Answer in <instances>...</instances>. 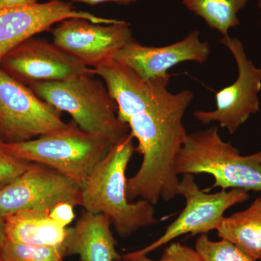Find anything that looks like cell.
I'll return each instance as SVG.
<instances>
[{"instance_id": "5bb4252c", "label": "cell", "mask_w": 261, "mask_h": 261, "mask_svg": "<svg viewBox=\"0 0 261 261\" xmlns=\"http://www.w3.org/2000/svg\"><path fill=\"white\" fill-rule=\"evenodd\" d=\"M106 215L84 211L75 226L68 228L63 246L67 255H79L82 261H116L121 257Z\"/></svg>"}, {"instance_id": "ffe728a7", "label": "cell", "mask_w": 261, "mask_h": 261, "mask_svg": "<svg viewBox=\"0 0 261 261\" xmlns=\"http://www.w3.org/2000/svg\"><path fill=\"white\" fill-rule=\"evenodd\" d=\"M31 163L19 159L3 145L0 146V190L27 171Z\"/></svg>"}, {"instance_id": "6da1fadb", "label": "cell", "mask_w": 261, "mask_h": 261, "mask_svg": "<svg viewBox=\"0 0 261 261\" xmlns=\"http://www.w3.org/2000/svg\"><path fill=\"white\" fill-rule=\"evenodd\" d=\"M118 106V116L138 142L142 162L127 179L128 201L140 197L156 205L178 195L175 161L187 135L183 118L194 99L191 90L171 93V75L144 80L113 60L93 68Z\"/></svg>"}, {"instance_id": "4316f807", "label": "cell", "mask_w": 261, "mask_h": 261, "mask_svg": "<svg viewBox=\"0 0 261 261\" xmlns=\"http://www.w3.org/2000/svg\"><path fill=\"white\" fill-rule=\"evenodd\" d=\"M4 144V142H3V140H2L1 135H0V146H2Z\"/></svg>"}, {"instance_id": "f1b7e54d", "label": "cell", "mask_w": 261, "mask_h": 261, "mask_svg": "<svg viewBox=\"0 0 261 261\" xmlns=\"http://www.w3.org/2000/svg\"><path fill=\"white\" fill-rule=\"evenodd\" d=\"M62 261H64V260H62ZM79 261H82V260H79Z\"/></svg>"}, {"instance_id": "ac0fdd59", "label": "cell", "mask_w": 261, "mask_h": 261, "mask_svg": "<svg viewBox=\"0 0 261 261\" xmlns=\"http://www.w3.org/2000/svg\"><path fill=\"white\" fill-rule=\"evenodd\" d=\"M66 256L64 246H37L12 243L5 239L0 258L3 261H62Z\"/></svg>"}, {"instance_id": "277c9868", "label": "cell", "mask_w": 261, "mask_h": 261, "mask_svg": "<svg viewBox=\"0 0 261 261\" xmlns=\"http://www.w3.org/2000/svg\"><path fill=\"white\" fill-rule=\"evenodd\" d=\"M95 73H84L60 82L29 86L38 97L66 112L84 132L106 137L116 144L130 132L118 116V106L104 82Z\"/></svg>"}, {"instance_id": "e0dca14e", "label": "cell", "mask_w": 261, "mask_h": 261, "mask_svg": "<svg viewBox=\"0 0 261 261\" xmlns=\"http://www.w3.org/2000/svg\"><path fill=\"white\" fill-rule=\"evenodd\" d=\"M250 0H183L190 11L205 20L210 28L228 37L231 28L240 25L238 13Z\"/></svg>"}, {"instance_id": "d4e9b609", "label": "cell", "mask_w": 261, "mask_h": 261, "mask_svg": "<svg viewBox=\"0 0 261 261\" xmlns=\"http://www.w3.org/2000/svg\"><path fill=\"white\" fill-rule=\"evenodd\" d=\"M5 239H6V237H5V221L0 219V250H1Z\"/></svg>"}, {"instance_id": "cb8c5ba5", "label": "cell", "mask_w": 261, "mask_h": 261, "mask_svg": "<svg viewBox=\"0 0 261 261\" xmlns=\"http://www.w3.org/2000/svg\"><path fill=\"white\" fill-rule=\"evenodd\" d=\"M39 0H0V7L25 6L37 4Z\"/></svg>"}, {"instance_id": "83f0119b", "label": "cell", "mask_w": 261, "mask_h": 261, "mask_svg": "<svg viewBox=\"0 0 261 261\" xmlns=\"http://www.w3.org/2000/svg\"><path fill=\"white\" fill-rule=\"evenodd\" d=\"M0 261H3V260H1V258H0Z\"/></svg>"}, {"instance_id": "8992f818", "label": "cell", "mask_w": 261, "mask_h": 261, "mask_svg": "<svg viewBox=\"0 0 261 261\" xmlns=\"http://www.w3.org/2000/svg\"><path fill=\"white\" fill-rule=\"evenodd\" d=\"M178 195L185 197V207L177 219L168 226L162 236L154 243L140 250L123 255L124 261L145 256L181 235L202 234L217 230L228 208L249 199L248 192L240 189L206 193L199 188L192 174L183 175L178 184Z\"/></svg>"}, {"instance_id": "30bf717a", "label": "cell", "mask_w": 261, "mask_h": 261, "mask_svg": "<svg viewBox=\"0 0 261 261\" xmlns=\"http://www.w3.org/2000/svg\"><path fill=\"white\" fill-rule=\"evenodd\" d=\"M53 43L87 67L94 68L113 59L133 40L130 24L118 20L95 23L87 19H65L51 30Z\"/></svg>"}, {"instance_id": "3957f363", "label": "cell", "mask_w": 261, "mask_h": 261, "mask_svg": "<svg viewBox=\"0 0 261 261\" xmlns=\"http://www.w3.org/2000/svg\"><path fill=\"white\" fill-rule=\"evenodd\" d=\"M177 175L206 174L215 181L205 192L240 189L261 192V151L241 155L230 142L222 140L217 126L188 134L175 161Z\"/></svg>"}, {"instance_id": "8fae6325", "label": "cell", "mask_w": 261, "mask_h": 261, "mask_svg": "<svg viewBox=\"0 0 261 261\" xmlns=\"http://www.w3.org/2000/svg\"><path fill=\"white\" fill-rule=\"evenodd\" d=\"M0 68L25 85L60 82L84 73L93 68L84 65L74 57L39 38H30L10 50L0 61Z\"/></svg>"}, {"instance_id": "52a82bcc", "label": "cell", "mask_w": 261, "mask_h": 261, "mask_svg": "<svg viewBox=\"0 0 261 261\" xmlns=\"http://www.w3.org/2000/svg\"><path fill=\"white\" fill-rule=\"evenodd\" d=\"M61 112L0 68V135L19 143L67 126Z\"/></svg>"}, {"instance_id": "d6986e66", "label": "cell", "mask_w": 261, "mask_h": 261, "mask_svg": "<svg viewBox=\"0 0 261 261\" xmlns=\"http://www.w3.org/2000/svg\"><path fill=\"white\" fill-rule=\"evenodd\" d=\"M195 250L203 261H255L240 247L227 240H211L207 233H202L195 244Z\"/></svg>"}, {"instance_id": "603a6c76", "label": "cell", "mask_w": 261, "mask_h": 261, "mask_svg": "<svg viewBox=\"0 0 261 261\" xmlns=\"http://www.w3.org/2000/svg\"><path fill=\"white\" fill-rule=\"evenodd\" d=\"M73 3H83V4L94 6L102 3H114L118 5H128L135 3L139 0H70Z\"/></svg>"}, {"instance_id": "7a4b0ae2", "label": "cell", "mask_w": 261, "mask_h": 261, "mask_svg": "<svg viewBox=\"0 0 261 261\" xmlns=\"http://www.w3.org/2000/svg\"><path fill=\"white\" fill-rule=\"evenodd\" d=\"M128 133L113 146L82 189L80 206L92 214L106 215L117 233L126 238L157 223L154 207L145 200L130 202L126 196V171L136 150Z\"/></svg>"}, {"instance_id": "9a60e30c", "label": "cell", "mask_w": 261, "mask_h": 261, "mask_svg": "<svg viewBox=\"0 0 261 261\" xmlns=\"http://www.w3.org/2000/svg\"><path fill=\"white\" fill-rule=\"evenodd\" d=\"M5 221V237L12 243L59 246L64 243L68 232L56 222L49 212L27 211L8 216Z\"/></svg>"}, {"instance_id": "484cf974", "label": "cell", "mask_w": 261, "mask_h": 261, "mask_svg": "<svg viewBox=\"0 0 261 261\" xmlns=\"http://www.w3.org/2000/svg\"><path fill=\"white\" fill-rule=\"evenodd\" d=\"M257 7H258L259 10L261 12V0H258V2H257Z\"/></svg>"}, {"instance_id": "9c48e42d", "label": "cell", "mask_w": 261, "mask_h": 261, "mask_svg": "<svg viewBox=\"0 0 261 261\" xmlns=\"http://www.w3.org/2000/svg\"><path fill=\"white\" fill-rule=\"evenodd\" d=\"M220 42L232 54L238 68V77L231 85L216 93V109L197 111L196 119L207 125L218 122L232 135L252 114L260 110L258 94L261 90V68L247 58L241 41L236 38L222 37Z\"/></svg>"}, {"instance_id": "44dd1931", "label": "cell", "mask_w": 261, "mask_h": 261, "mask_svg": "<svg viewBox=\"0 0 261 261\" xmlns=\"http://www.w3.org/2000/svg\"><path fill=\"white\" fill-rule=\"evenodd\" d=\"M121 261V260H116ZM128 261H203L195 249L179 243H171L168 245L162 257L159 260H154L147 257L141 256Z\"/></svg>"}, {"instance_id": "7402d4cb", "label": "cell", "mask_w": 261, "mask_h": 261, "mask_svg": "<svg viewBox=\"0 0 261 261\" xmlns=\"http://www.w3.org/2000/svg\"><path fill=\"white\" fill-rule=\"evenodd\" d=\"M74 207V205L67 202L59 204L50 211L49 216L58 224L61 225L63 227L67 228L75 219L74 211H73Z\"/></svg>"}, {"instance_id": "2e32d148", "label": "cell", "mask_w": 261, "mask_h": 261, "mask_svg": "<svg viewBox=\"0 0 261 261\" xmlns=\"http://www.w3.org/2000/svg\"><path fill=\"white\" fill-rule=\"evenodd\" d=\"M216 231L220 238L234 244L255 261H261V197L245 210L225 216Z\"/></svg>"}, {"instance_id": "4fadbf2b", "label": "cell", "mask_w": 261, "mask_h": 261, "mask_svg": "<svg viewBox=\"0 0 261 261\" xmlns=\"http://www.w3.org/2000/svg\"><path fill=\"white\" fill-rule=\"evenodd\" d=\"M210 53L208 43L201 41L200 32L194 30L182 40L163 47L142 45L134 39L113 60L129 68L142 80H148L169 74L168 70L183 62L203 64Z\"/></svg>"}, {"instance_id": "7c38bea8", "label": "cell", "mask_w": 261, "mask_h": 261, "mask_svg": "<svg viewBox=\"0 0 261 261\" xmlns=\"http://www.w3.org/2000/svg\"><path fill=\"white\" fill-rule=\"evenodd\" d=\"M73 18L101 24L115 23L119 20L79 11L71 3L63 0H49L25 6L0 7V61L27 39L49 30L54 24Z\"/></svg>"}, {"instance_id": "ba28073f", "label": "cell", "mask_w": 261, "mask_h": 261, "mask_svg": "<svg viewBox=\"0 0 261 261\" xmlns=\"http://www.w3.org/2000/svg\"><path fill=\"white\" fill-rule=\"evenodd\" d=\"M82 188L56 170L32 163L27 171L0 190V219L22 211L49 212L59 204L80 205Z\"/></svg>"}, {"instance_id": "5b68a950", "label": "cell", "mask_w": 261, "mask_h": 261, "mask_svg": "<svg viewBox=\"0 0 261 261\" xmlns=\"http://www.w3.org/2000/svg\"><path fill=\"white\" fill-rule=\"evenodd\" d=\"M114 145L106 137L84 132L72 121L64 128L37 139L3 146L19 159L63 173L82 190Z\"/></svg>"}]
</instances>
